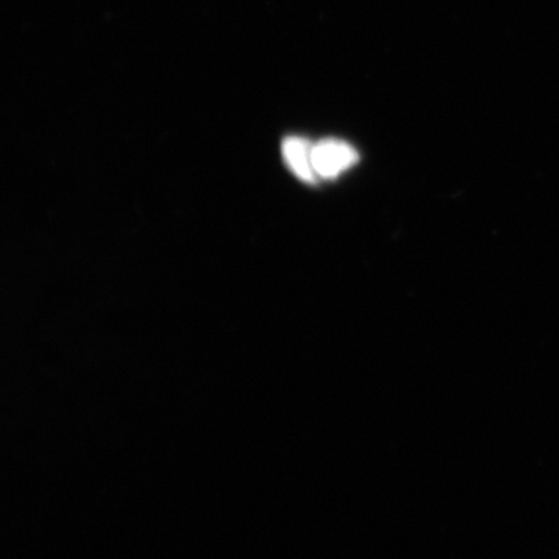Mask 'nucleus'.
<instances>
[{
    "label": "nucleus",
    "instance_id": "nucleus-2",
    "mask_svg": "<svg viewBox=\"0 0 559 559\" xmlns=\"http://www.w3.org/2000/svg\"><path fill=\"white\" fill-rule=\"evenodd\" d=\"M283 157L289 170L304 182L312 183L318 180L312 167V143L304 138L285 139L282 146Z\"/></svg>",
    "mask_w": 559,
    "mask_h": 559
},
{
    "label": "nucleus",
    "instance_id": "nucleus-1",
    "mask_svg": "<svg viewBox=\"0 0 559 559\" xmlns=\"http://www.w3.org/2000/svg\"><path fill=\"white\" fill-rule=\"evenodd\" d=\"M358 151L344 140L326 139L312 143V167L318 179H336L358 164Z\"/></svg>",
    "mask_w": 559,
    "mask_h": 559
}]
</instances>
